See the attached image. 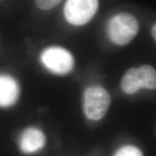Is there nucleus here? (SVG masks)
Instances as JSON below:
<instances>
[{"mask_svg": "<svg viewBox=\"0 0 156 156\" xmlns=\"http://www.w3.org/2000/svg\"><path fill=\"white\" fill-rule=\"evenodd\" d=\"M139 31V23L134 15L127 12L119 13L109 20L107 33L110 40L116 45L129 44Z\"/></svg>", "mask_w": 156, "mask_h": 156, "instance_id": "1", "label": "nucleus"}, {"mask_svg": "<svg viewBox=\"0 0 156 156\" xmlns=\"http://www.w3.org/2000/svg\"><path fill=\"white\" fill-rule=\"evenodd\" d=\"M155 69L147 64L127 70L121 80V88L127 95L134 94L142 88L155 90Z\"/></svg>", "mask_w": 156, "mask_h": 156, "instance_id": "2", "label": "nucleus"}, {"mask_svg": "<svg viewBox=\"0 0 156 156\" xmlns=\"http://www.w3.org/2000/svg\"><path fill=\"white\" fill-rule=\"evenodd\" d=\"M111 104V96L99 85H93L85 90L83 98L84 112L89 119L98 121L103 118Z\"/></svg>", "mask_w": 156, "mask_h": 156, "instance_id": "3", "label": "nucleus"}, {"mask_svg": "<svg viewBox=\"0 0 156 156\" xmlns=\"http://www.w3.org/2000/svg\"><path fill=\"white\" fill-rule=\"evenodd\" d=\"M41 59L44 67L56 75H66L74 67V58L69 51L59 46H51L42 52Z\"/></svg>", "mask_w": 156, "mask_h": 156, "instance_id": "4", "label": "nucleus"}, {"mask_svg": "<svg viewBox=\"0 0 156 156\" xmlns=\"http://www.w3.org/2000/svg\"><path fill=\"white\" fill-rule=\"evenodd\" d=\"M98 0H67L64 15L69 24L81 26L85 25L96 13Z\"/></svg>", "mask_w": 156, "mask_h": 156, "instance_id": "5", "label": "nucleus"}, {"mask_svg": "<svg viewBox=\"0 0 156 156\" xmlns=\"http://www.w3.org/2000/svg\"><path fill=\"white\" fill-rule=\"evenodd\" d=\"M46 136L41 130L35 127H29L21 134L19 145L23 153L30 154L42 149L46 145Z\"/></svg>", "mask_w": 156, "mask_h": 156, "instance_id": "6", "label": "nucleus"}, {"mask_svg": "<svg viewBox=\"0 0 156 156\" xmlns=\"http://www.w3.org/2000/svg\"><path fill=\"white\" fill-rule=\"evenodd\" d=\"M19 95L18 83L14 78L7 75H0V107L12 106Z\"/></svg>", "mask_w": 156, "mask_h": 156, "instance_id": "7", "label": "nucleus"}, {"mask_svg": "<svg viewBox=\"0 0 156 156\" xmlns=\"http://www.w3.org/2000/svg\"><path fill=\"white\" fill-rule=\"evenodd\" d=\"M114 156H143L139 148L132 145H126L121 147Z\"/></svg>", "mask_w": 156, "mask_h": 156, "instance_id": "8", "label": "nucleus"}, {"mask_svg": "<svg viewBox=\"0 0 156 156\" xmlns=\"http://www.w3.org/2000/svg\"><path fill=\"white\" fill-rule=\"evenodd\" d=\"M61 0H35L38 8L42 10H48L60 2Z\"/></svg>", "mask_w": 156, "mask_h": 156, "instance_id": "9", "label": "nucleus"}, {"mask_svg": "<svg viewBox=\"0 0 156 156\" xmlns=\"http://www.w3.org/2000/svg\"><path fill=\"white\" fill-rule=\"evenodd\" d=\"M155 24L153 25V28H152V36H153V38H154V40H155L156 39V36H155Z\"/></svg>", "mask_w": 156, "mask_h": 156, "instance_id": "10", "label": "nucleus"}]
</instances>
